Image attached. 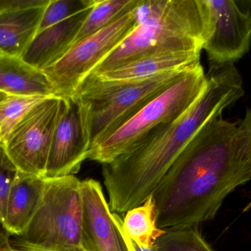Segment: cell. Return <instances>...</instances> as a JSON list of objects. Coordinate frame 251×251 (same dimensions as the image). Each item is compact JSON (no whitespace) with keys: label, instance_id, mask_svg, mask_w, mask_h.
<instances>
[{"label":"cell","instance_id":"1","mask_svg":"<svg viewBox=\"0 0 251 251\" xmlns=\"http://www.w3.org/2000/svg\"><path fill=\"white\" fill-rule=\"evenodd\" d=\"M251 181V109L235 122L205 125L168 169L152 196L159 229L212 221L234 190Z\"/></svg>","mask_w":251,"mask_h":251},{"label":"cell","instance_id":"2","mask_svg":"<svg viewBox=\"0 0 251 251\" xmlns=\"http://www.w3.org/2000/svg\"><path fill=\"white\" fill-rule=\"evenodd\" d=\"M204 92L184 113L155 128L132 150L103 165L111 212L126 213L153 194L168 169L196 134L245 94L235 65L209 66Z\"/></svg>","mask_w":251,"mask_h":251},{"label":"cell","instance_id":"3","mask_svg":"<svg viewBox=\"0 0 251 251\" xmlns=\"http://www.w3.org/2000/svg\"><path fill=\"white\" fill-rule=\"evenodd\" d=\"M134 12L137 28L91 75L151 55L201 53L212 32L206 0H140Z\"/></svg>","mask_w":251,"mask_h":251},{"label":"cell","instance_id":"4","mask_svg":"<svg viewBox=\"0 0 251 251\" xmlns=\"http://www.w3.org/2000/svg\"><path fill=\"white\" fill-rule=\"evenodd\" d=\"M208 80L201 63L183 71L175 81L151 101L89 150L88 159L108 165L132 150L155 128L184 114L204 92Z\"/></svg>","mask_w":251,"mask_h":251},{"label":"cell","instance_id":"5","mask_svg":"<svg viewBox=\"0 0 251 251\" xmlns=\"http://www.w3.org/2000/svg\"><path fill=\"white\" fill-rule=\"evenodd\" d=\"M184 69L134 81L86 80L75 96L88 108L91 141L90 150L102 142L168 88Z\"/></svg>","mask_w":251,"mask_h":251},{"label":"cell","instance_id":"6","mask_svg":"<svg viewBox=\"0 0 251 251\" xmlns=\"http://www.w3.org/2000/svg\"><path fill=\"white\" fill-rule=\"evenodd\" d=\"M81 181L75 175L44 178L42 197L22 240L54 251H84Z\"/></svg>","mask_w":251,"mask_h":251},{"label":"cell","instance_id":"7","mask_svg":"<svg viewBox=\"0 0 251 251\" xmlns=\"http://www.w3.org/2000/svg\"><path fill=\"white\" fill-rule=\"evenodd\" d=\"M134 9L75 43L58 60L43 69L54 97H73L96 68L137 28Z\"/></svg>","mask_w":251,"mask_h":251},{"label":"cell","instance_id":"8","mask_svg":"<svg viewBox=\"0 0 251 251\" xmlns=\"http://www.w3.org/2000/svg\"><path fill=\"white\" fill-rule=\"evenodd\" d=\"M60 108L61 98L47 97L30 109L7 136L4 149L18 170L45 178Z\"/></svg>","mask_w":251,"mask_h":251},{"label":"cell","instance_id":"9","mask_svg":"<svg viewBox=\"0 0 251 251\" xmlns=\"http://www.w3.org/2000/svg\"><path fill=\"white\" fill-rule=\"evenodd\" d=\"M91 144L88 108L76 96L61 98L45 178L77 173L82 162L88 159Z\"/></svg>","mask_w":251,"mask_h":251},{"label":"cell","instance_id":"10","mask_svg":"<svg viewBox=\"0 0 251 251\" xmlns=\"http://www.w3.org/2000/svg\"><path fill=\"white\" fill-rule=\"evenodd\" d=\"M212 29L203 50L209 66L234 64L249 53L251 44V13L233 0H206Z\"/></svg>","mask_w":251,"mask_h":251},{"label":"cell","instance_id":"11","mask_svg":"<svg viewBox=\"0 0 251 251\" xmlns=\"http://www.w3.org/2000/svg\"><path fill=\"white\" fill-rule=\"evenodd\" d=\"M81 193L84 251H128L113 221L101 184L94 179L81 181Z\"/></svg>","mask_w":251,"mask_h":251},{"label":"cell","instance_id":"12","mask_svg":"<svg viewBox=\"0 0 251 251\" xmlns=\"http://www.w3.org/2000/svg\"><path fill=\"white\" fill-rule=\"evenodd\" d=\"M94 4L66 20L37 32L21 58L41 71L52 64L72 47Z\"/></svg>","mask_w":251,"mask_h":251},{"label":"cell","instance_id":"13","mask_svg":"<svg viewBox=\"0 0 251 251\" xmlns=\"http://www.w3.org/2000/svg\"><path fill=\"white\" fill-rule=\"evenodd\" d=\"M44 187V178L17 171L9 190L3 225L9 235L25 234L39 206Z\"/></svg>","mask_w":251,"mask_h":251},{"label":"cell","instance_id":"14","mask_svg":"<svg viewBox=\"0 0 251 251\" xmlns=\"http://www.w3.org/2000/svg\"><path fill=\"white\" fill-rule=\"evenodd\" d=\"M201 53H165L145 56L119 67L86 80L100 81H126L150 78L171 71L181 70L200 63Z\"/></svg>","mask_w":251,"mask_h":251},{"label":"cell","instance_id":"15","mask_svg":"<svg viewBox=\"0 0 251 251\" xmlns=\"http://www.w3.org/2000/svg\"><path fill=\"white\" fill-rule=\"evenodd\" d=\"M47 4L0 14V57H21L38 32Z\"/></svg>","mask_w":251,"mask_h":251},{"label":"cell","instance_id":"16","mask_svg":"<svg viewBox=\"0 0 251 251\" xmlns=\"http://www.w3.org/2000/svg\"><path fill=\"white\" fill-rule=\"evenodd\" d=\"M0 92L21 97L54 96L43 71L20 57H0Z\"/></svg>","mask_w":251,"mask_h":251},{"label":"cell","instance_id":"17","mask_svg":"<svg viewBox=\"0 0 251 251\" xmlns=\"http://www.w3.org/2000/svg\"><path fill=\"white\" fill-rule=\"evenodd\" d=\"M157 210L153 196L144 203L126 212L123 229L128 237L139 246L153 248L156 240L165 232L156 225Z\"/></svg>","mask_w":251,"mask_h":251},{"label":"cell","instance_id":"18","mask_svg":"<svg viewBox=\"0 0 251 251\" xmlns=\"http://www.w3.org/2000/svg\"><path fill=\"white\" fill-rule=\"evenodd\" d=\"M139 2L140 0H95L73 44L101 30L133 10Z\"/></svg>","mask_w":251,"mask_h":251},{"label":"cell","instance_id":"19","mask_svg":"<svg viewBox=\"0 0 251 251\" xmlns=\"http://www.w3.org/2000/svg\"><path fill=\"white\" fill-rule=\"evenodd\" d=\"M47 97H21L0 92V139L3 144L24 116Z\"/></svg>","mask_w":251,"mask_h":251},{"label":"cell","instance_id":"20","mask_svg":"<svg viewBox=\"0 0 251 251\" xmlns=\"http://www.w3.org/2000/svg\"><path fill=\"white\" fill-rule=\"evenodd\" d=\"M156 251H215L197 227L165 230L155 243Z\"/></svg>","mask_w":251,"mask_h":251},{"label":"cell","instance_id":"21","mask_svg":"<svg viewBox=\"0 0 251 251\" xmlns=\"http://www.w3.org/2000/svg\"><path fill=\"white\" fill-rule=\"evenodd\" d=\"M94 1L95 0H50L40 22L38 32L88 8Z\"/></svg>","mask_w":251,"mask_h":251},{"label":"cell","instance_id":"22","mask_svg":"<svg viewBox=\"0 0 251 251\" xmlns=\"http://www.w3.org/2000/svg\"><path fill=\"white\" fill-rule=\"evenodd\" d=\"M17 171L6 153L4 144H0V237L9 235L3 225L9 190Z\"/></svg>","mask_w":251,"mask_h":251},{"label":"cell","instance_id":"23","mask_svg":"<svg viewBox=\"0 0 251 251\" xmlns=\"http://www.w3.org/2000/svg\"><path fill=\"white\" fill-rule=\"evenodd\" d=\"M2 251H54L38 247L19 237L10 236L4 243Z\"/></svg>","mask_w":251,"mask_h":251},{"label":"cell","instance_id":"24","mask_svg":"<svg viewBox=\"0 0 251 251\" xmlns=\"http://www.w3.org/2000/svg\"><path fill=\"white\" fill-rule=\"evenodd\" d=\"M50 0H0V14L25 7L46 5Z\"/></svg>","mask_w":251,"mask_h":251},{"label":"cell","instance_id":"25","mask_svg":"<svg viewBox=\"0 0 251 251\" xmlns=\"http://www.w3.org/2000/svg\"><path fill=\"white\" fill-rule=\"evenodd\" d=\"M112 217H113V221L117 225L118 228L120 231L124 240H125L126 246L128 251H156L155 246L153 248H146L143 246H139L135 242L129 238L128 236L126 234L123 229V220L121 218L120 215L118 213L112 212Z\"/></svg>","mask_w":251,"mask_h":251},{"label":"cell","instance_id":"26","mask_svg":"<svg viewBox=\"0 0 251 251\" xmlns=\"http://www.w3.org/2000/svg\"><path fill=\"white\" fill-rule=\"evenodd\" d=\"M241 8L249 10L251 13V0H244V1H237Z\"/></svg>","mask_w":251,"mask_h":251},{"label":"cell","instance_id":"27","mask_svg":"<svg viewBox=\"0 0 251 251\" xmlns=\"http://www.w3.org/2000/svg\"><path fill=\"white\" fill-rule=\"evenodd\" d=\"M10 237V235L4 236V237H0V251H2V247L4 246V243L7 238Z\"/></svg>","mask_w":251,"mask_h":251},{"label":"cell","instance_id":"28","mask_svg":"<svg viewBox=\"0 0 251 251\" xmlns=\"http://www.w3.org/2000/svg\"><path fill=\"white\" fill-rule=\"evenodd\" d=\"M0 144H3V143H2V142H1V139H0Z\"/></svg>","mask_w":251,"mask_h":251}]
</instances>
